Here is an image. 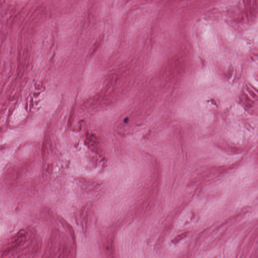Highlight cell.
<instances>
[{
	"label": "cell",
	"mask_w": 258,
	"mask_h": 258,
	"mask_svg": "<svg viewBox=\"0 0 258 258\" xmlns=\"http://www.w3.org/2000/svg\"><path fill=\"white\" fill-rule=\"evenodd\" d=\"M186 233H182V234L181 235H179V236L178 237H176V238H175V240H174V243H176V242H178L180 240H182L183 239V238H185V237H186Z\"/></svg>",
	"instance_id": "7a4b0ae2"
},
{
	"label": "cell",
	"mask_w": 258,
	"mask_h": 258,
	"mask_svg": "<svg viewBox=\"0 0 258 258\" xmlns=\"http://www.w3.org/2000/svg\"><path fill=\"white\" fill-rule=\"evenodd\" d=\"M223 33L225 35L226 37L228 38H231L233 37V34L232 33L230 30L229 29H228L227 28H224L223 30Z\"/></svg>",
	"instance_id": "6da1fadb"
}]
</instances>
